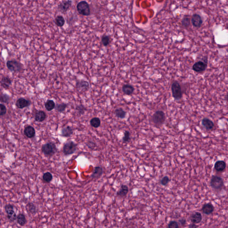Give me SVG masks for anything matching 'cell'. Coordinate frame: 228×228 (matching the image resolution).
I'll return each mask as SVG.
<instances>
[{"label":"cell","mask_w":228,"mask_h":228,"mask_svg":"<svg viewBox=\"0 0 228 228\" xmlns=\"http://www.w3.org/2000/svg\"><path fill=\"white\" fill-rule=\"evenodd\" d=\"M42 152L45 156H53L58 151L56 145L53 142H49L42 146Z\"/></svg>","instance_id":"obj_1"},{"label":"cell","mask_w":228,"mask_h":228,"mask_svg":"<svg viewBox=\"0 0 228 228\" xmlns=\"http://www.w3.org/2000/svg\"><path fill=\"white\" fill-rule=\"evenodd\" d=\"M77 144L74 141H69L66 142L63 145L62 151L65 156H69L74 154L76 152Z\"/></svg>","instance_id":"obj_2"},{"label":"cell","mask_w":228,"mask_h":228,"mask_svg":"<svg viewBox=\"0 0 228 228\" xmlns=\"http://www.w3.org/2000/svg\"><path fill=\"white\" fill-rule=\"evenodd\" d=\"M77 10L79 14L84 16H89L91 10L88 3L85 1H82L78 3Z\"/></svg>","instance_id":"obj_3"},{"label":"cell","mask_w":228,"mask_h":228,"mask_svg":"<svg viewBox=\"0 0 228 228\" xmlns=\"http://www.w3.org/2000/svg\"><path fill=\"white\" fill-rule=\"evenodd\" d=\"M210 184L211 187L216 190H221L224 185L222 178L217 176H213Z\"/></svg>","instance_id":"obj_4"},{"label":"cell","mask_w":228,"mask_h":228,"mask_svg":"<svg viewBox=\"0 0 228 228\" xmlns=\"http://www.w3.org/2000/svg\"><path fill=\"white\" fill-rule=\"evenodd\" d=\"M166 119L165 113L162 111H156L152 117V121L155 124L159 126L163 124L165 122Z\"/></svg>","instance_id":"obj_5"},{"label":"cell","mask_w":228,"mask_h":228,"mask_svg":"<svg viewBox=\"0 0 228 228\" xmlns=\"http://www.w3.org/2000/svg\"><path fill=\"white\" fill-rule=\"evenodd\" d=\"M172 94L176 100H179L182 98V92L180 84L177 81H175L171 86Z\"/></svg>","instance_id":"obj_6"},{"label":"cell","mask_w":228,"mask_h":228,"mask_svg":"<svg viewBox=\"0 0 228 228\" xmlns=\"http://www.w3.org/2000/svg\"><path fill=\"white\" fill-rule=\"evenodd\" d=\"M6 66L10 71L14 72L21 71L23 68L22 64L15 60L8 61Z\"/></svg>","instance_id":"obj_7"},{"label":"cell","mask_w":228,"mask_h":228,"mask_svg":"<svg viewBox=\"0 0 228 228\" xmlns=\"http://www.w3.org/2000/svg\"><path fill=\"white\" fill-rule=\"evenodd\" d=\"M5 210L7 215V218L10 222H13L16 220L17 216L14 211V207L10 204L6 205L5 206Z\"/></svg>","instance_id":"obj_8"},{"label":"cell","mask_w":228,"mask_h":228,"mask_svg":"<svg viewBox=\"0 0 228 228\" xmlns=\"http://www.w3.org/2000/svg\"><path fill=\"white\" fill-rule=\"evenodd\" d=\"M90 87L88 82L84 80L78 81L76 84V88L78 91L81 92H85L88 91Z\"/></svg>","instance_id":"obj_9"},{"label":"cell","mask_w":228,"mask_h":228,"mask_svg":"<svg viewBox=\"0 0 228 228\" xmlns=\"http://www.w3.org/2000/svg\"><path fill=\"white\" fill-rule=\"evenodd\" d=\"M207 67V61H199L196 62L192 66V70L197 72H201L204 71Z\"/></svg>","instance_id":"obj_10"},{"label":"cell","mask_w":228,"mask_h":228,"mask_svg":"<svg viewBox=\"0 0 228 228\" xmlns=\"http://www.w3.org/2000/svg\"><path fill=\"white\" fill-rule=\"evenodd\" d=\"M72 4L71 0L63 1L58 5V10L62 13L66 12L71 7Z\"/></svg>","instance_id":"obj_11"},{"label":"cell","mask_w":228,"mask_h":228,"mask_svg":"<svg viewBox=\"0 0 228 228\" xmlns=\"http://www.w3.org/2000/svg\"><path fill=\"white\" fill-rule=\"evenodd\" d=\"M191 22L192 26L196 28H200L203 23V20L199 14L195 13L193 14L191 18Z\"/></svg>","instance_id":"obj_12"},{"label":"cell","mask_w":228,"mask_h":228,"mask_svg":"<svg viewBox=\"0 0 228 228\" xmlns=\"http://www.w3.org/2000/svg\"><path fill=\"white\" fill-rule=\"evenodd\" d=\"M31 103L30 101L25 99L21 98L17 99L16 102V107L19 109H23L26 107H28L30 105Z\"/></svg>","instance_id":"obj_13"},{"label":"cell","mask_w":228,"mask_h":228,"mask_svg":"<svg viewBox=\"0 0 228 228\" xmlns=\"http://www.w3.org/2000/svg\"><path fill=\"white\" fill-rule=\"evenodd\" d=\"M214 207L211 202L206 204L203 206L201 210L202 212L206 215H210L214 211Z\"/></svg>","instance_id":"obj_14"},{"label":"cell","mask_w":228,"mask_h":228,"mask_svg":"<svg viewBox=\"0 0 228 228\" xmlns=\"http://www.w3.org/2000/svg\"><path fill=\"white\" fill-rule=\"evenodd\" d=\"M24 133L28 138H32L35 136L36 132L34 127L29 125L25 127L24 131Z\"/></svg>","instance_id":"obj_15"},{"label":"cell","mask_w":228,"mask_h":228,"mask_svg":"<svg viewBox=\"0 0 228 228\" xmlns=\"http://www.w3.org/2000/svg\"><path fill=\"white\" fill-rule=\"evenodd\" d=\"M104 173L103 168L100 166H96L94 168V170L91 175V178L92 179H98L101 177Z\"/></svg>","instance_id":"obj_16"},{"label":"cell","mask_w":228,"mask_h":228,"mask_svg":"<svg viewBox=\"0 0 228 228\" xmlns=\"http://www.w3.org/2000/svg\"><path fill=\"white\" fill-rule=\"evenodd\" d=\"M201 124L207 130H211L214 126V124L213 122L207 118L202 119L201 121Z\"/></svg>","instance_id":"obj_17"},{"label":"cell","mask_w":228,"mask_h":228,"mask_svg":"<svg viewBox=\"0 0 228 228\" xmlns=\"http://www.w3.org/2000/svg\"><path fill=\"white\" fill-rule=\"evenodd\" d=\"M12 84V80L8 76H4L2 78L0 81L1 86L4 88L8 89L10 87Z\"/></svg>","instance_id":"obj_18"},{"label":"cell","mask_w":228,"mask_h":228,"mask_svg":"<svg viewBox=\"0 0 228 228\" xmlns=\"http://www.w3.org/2000/svg\"><path fill=\"white\" fill-rule=\"evenodd\" d=\"M46 118V114L43 111H38L35 113L34 119L36 122H42L45 120Z\"/></svg>","instance_id":"obj_19"},{"label":"cell","mask_w":228,"mask_h":228,"mask_svg":"<svg viewBox=\"0 0 228 228\" xmlns=\"http://www.w3.org/2000/svg\"><path fill=\"white\" fill-rule=\"evenodd\" d=\"M73 133V130L72 128L69 126H67L62 129L61 136L65 137H69L72 135Z\"/></svg>","instance_id":"obj_20"},{"label":"cell","mask_w":228,"mask_h":228,"mask_svg":"<svg viewBox=\"0 0 228 228\" xmlns=\"http://www.w3.org/2000/svg\"><path fill=\"white\" fill-rule=\"evenodd\" d=\"M190 220L192 223L199 224L202 221V216L200 213L196 212L191 215Z\"/></svg>","instance_id":"obj_21"},{"label":"cell","mask_w":228,"mask_h":228,"mask_svg":"<svg viewBox=\"0 0 228 228\" xmlns=\"http://www.w3.org/2000/svg\"><path fill=\"white\" fill-rule=\"evenodd\" d=\"M122 89L123 93L125 94H126V95H130L132 94L134 92V90H135L134 87L132 85L128 84L124 85L122 87Z\"/></svg>","instance_id":"obj_22"},{"label":"cell","mask_w":228,"mask_h":228,"mask_svg":"<svg viewBox=\"0 0 228 228\" xmlns=\"http://www.w3.org/2000/svg\"><path fill=\"white\" fill-rule=\"evenodd\" d=\"M226 167V163L223 160L217 161L214 165V169L218 172H222L225 169Z\"/></svg>","instance_id":"obj_23"},{"label":"cell","mask_w":228,"mask_h":228,"mask_svg":"<svg viewBox=\"0 0 228 228\" xmlns=\"http://www.w3.org/2000/svg\"><path fill=\"white\" fill-rule=\"evenodd\" d=\"M128 191L129 189L127 185H122L120 190L117 191V195L120 197H124L126 196Z\"/></svg>","instance_id":"obj_24"},{"label":"cell","mask_w":228,"mask_h":228,"mask_svg":"<svg viewBox=\"0 0 228 228\" xmlns=\"http://www.w3.org/2000/svg\"><path fill=\"white\" fill-rule=\"evenodd\" d=\"M17 222L21 226H23L27 224V220L26 216L22 213H19L17 216Z\"/></svg>","instance_id":"obj_25"},{"label":"cell","mask_w":228,"mask_h":228,"mask_svg":"<svg viewBox=\"0 0 228 228\" xmlns=\"http://www.w3.org/2000/svg\"><path fill=\"white\" fill-rule=\"evenodd\" d=\"M27 211L31 214H35L37 212V207L33 203L29 202L26 207Z\"/></svg>","instance_id":"obj_26"},{"label":"cell","mask_w":228,"mask_h":228,"mask_svg":"<svg viewBox=\"0 0 228 228\" xmlns=\"http://www.w3.org/2000/svg\"><path fill=\"white\" fill-rule=\"evenodd\" d=\"M116 117L120 119H124L126 116L127 112L122 108H118L115 111Z\"/></svg>","instance_id":"obj_27"},{"label":"cell","mask_w":228,"mask_h":228,"mask_svg":"<svg viewBox=\"0 0 228 228\" xmlns=\"http://www.w3.org/2000/svg\"><path fill=\"white\" fill-rule=\"evenodd\" d=\"M90 125L94 128H98L101 125V121L98 117L92 118L90 121Z\"/></svg>","instance_id":"obj_28"},{"label":"cell","mask_w":228,"mask_h":228,"mask_svg":"<svg viewBox=\"0 0 228 228\" xmlns=\"http://www.w3.org/2000/svg\"><path fill=\"white\" fill-rule=\"evenodd\" d=\"M55 23L58 27H62L65 24V20L63 16L59 15L55 18Z\"/></svg>","instance_id":"obj_29"},{"label":"cell","mask_w":228,"mask_h":228,"mask_svg":"<svg viewBox=\"0 0 228 228\" xmlns=\"http://www.w3.org/2000/svg\"><path fill=\"white\" fill-rule=\"evenodd\" d=\"M55 107V104L53 100H48L45 104V107L46 110L50 111L54 109Z\"/></svg>","instance_id":"obj_30"},{"label":"cell","mask_w":228,"mask_h":228,"mask_svg":"<svg viewBox=\"0 0 228 228\" xmlns=\"http://www.w3.org/2000/svg\"><path fill=\"white\" fill-rule=\"evenodd\" d=\"M43 181L45 183H50L53 180V175L50 172H46L43 175Z\"/></svg>","instance_id":"obj_31"},{"label":"cell","mask_w":228,"mask_h":228,"mask_svg":"<svg viewBox=\"0 0 228 228\" xmlns=\"http://www.w3.org/2000/svg\"><path fill=\"white\" fill-rule=\"evenodd\" d=\"M67 104L65 103H61V104H58L55 105V109L57 111H58L60 113L63 112L65 111V110L67 108Z\"/></svg>","instance_id":"obj_32"},{"label":"cell","mask_w":228,"mask_h":228,"mask_svg":"<svg viewBox=\"0 0 228 228\" xmlns=\"http://www.w3.org/2000/svg\"><path fill=\"white\" fill-rule=\"evenodd\" d=\"M76 110L79 115H82L85 113V111L87 110V108L83 105L79 104L77 105L76 108Z\"/></svg>","instance_id":"obj_33"},{"label":"cell","mask_w":228,"mask_h":228,"mask_svg":"<svg viewBox=\"0 0 228 228\" xmlns=\"http://www.w3.org/2000/svg\"><path fill=\"white\" fill-rule=\"evenodd\" d=\"M10 101V97L7 94L0 95V101L2 103L8 104Z\"/></svg>","instance_id":"obj_34"},{"label":"cell","mask_w":228,"mask_h":228,"mask_svg":"<svg viewBox=\"0 0 228 228\" xmlns=\"http://www.w3.org/2000/svg\"><path fill=\"white\" fill-rule=\"evenodd\" d=\"M101 42L104 46H108L110 43V38L109 36L107 35H103L101 38Z\"/></svg>","instance_id":"obj_35"},{"label":"cell","mask_w":228,"mask_h":228,"mask_svg":"<svg viewBox=\"0 0 228 228\" xmlns=\"http://www.w3.org/2000/svg\"><path fill=\"white\" fill-rule=\"evenodd\" d=\"M181 23L185 27H188L190 24V17L188 16H185L181 21Z\"/></svg>","instance_id":"obj_36"},{"label":"cell","mask_w":228,"mask_h":228,"mask_svg":"<svg viewBox=\"0 0 228 228\" xmlns=\"http://www.w3.org/2000/svg\"><path fill=\"white\" fill-rule=\"evenodd\" d=\"M130 132L128 131H125L124 133V136H123L122 140L123 142L124 143L128 142L130 140Z\"/></svg>","instance_id":"obj_37"},{"label":"cell","mask_w":228,"mask_h":228,"mask_svg":"<svg viewBox=\"0 0 228 228\" xmlns=\"http://www.w3.org/2000/svg\"><path fill=\"white\" fill-rule=\"evenodd\" d=\"M7 109L5 105L0 104V116L5 115Z\"/></svg>","instance_id":"obj_38"},{"label":"cell","mask_w":228,"mask_h":228,"mask_svg":"<svg viewBox=\"0 0 228 228\" xmlns=\"http://www.w3.org/2000/svg\"><path fill=\"white\" fill-rule=\"evenodd\" d=\"M170 180L168 176H165L163 177L160 181V183L162 185L165 186L168 185L169 182Z\"/></svg>","instance_id":"obj_39"},{"label":"cell","mask_w":228,"mask_h":228,"mask_svg":"<svg viewBox=\"0 0 228 228\" xmlns=\"http://www.w3.org/2000/svg\"><path fill=\"white\" fill-rule=\"evenodd\" d=\"M168 227L169 228H178L179 227V224L176 221H171L168 225Z\"/></svg>","instance_id":"obj_40"},{"label":"cell","mask_w":228,"mask_h":228,"mask_svg":"<svg viewBox=\"0 0 228 228\" xmlns=\"http://www.w3.org/2000/svg\"><path fill=\"white\" fill-rule=\"evenodd\" d=\"M87 147L90 149H94L96 147V143L92 141L88 142L87 143Z\"/></svg>","instance_id":"obj_41"},{"label":"cell","mask_w":228,"mask_h":228,"mask_svg":"<svg viewBox=\"0 0 228 228\" xmlns=\"http://www.w3.org/2000/svg\"><path fill=\"white\" fill-rule=\"evenodd\" d=\"M179 222L182 226H184L186 224L187 221L185 219H181L179 220Z\"/></svg>","instance_id":"obj_42"},{"label":"cell","mask_w":228,"mask_h":228,"mask_svg":"<svg viewBox=\"0 0 228 228\" xmlns=\"http://www.w3.org/2000/svg\"><path fill=\"white\" fill-rule=\"evenodd\" d=\"M198 227V225H196V224H191L189 225V228H196Z\"/></svg>","instance_id":"obj_43"},{"label":"cell","mask_w":228,"mask_h":228,"mask_svg":"<svg viewBox=\"0 0 228 228\" xmlns=\"http://www.w3.org/2000/svg\"><path fill=\"white\" fill-rule=\"evenodd\" d=\"M215 1H218L219 0H215Z\"/></svg>","instance_id":"obj_44"}]
</instances>
